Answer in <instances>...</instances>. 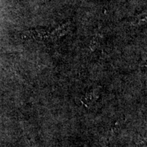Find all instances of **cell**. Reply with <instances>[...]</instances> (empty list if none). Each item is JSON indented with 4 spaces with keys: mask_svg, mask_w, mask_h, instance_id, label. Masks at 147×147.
Returning <instances> with one entry per match:
<instances>
[{
    "mask_svg": "<svg viewBox=\"0 0 147 147\" xmlns=\"http://www.w3.org/2000/svg\"><path fill=\"white\" fill-rule=\"evenodd\" d=\"M69 24L59 26L58 28L54 30H47V29H40V30H34L31 32L32 37L40 40H53L54 38H58L63 36L67 32V28H68Z\"/></svg>",
    "mask_w": 147,
    "mask_h": 147,
    "instance_id": "1",
    "label": "cell"
}]
</instances>
